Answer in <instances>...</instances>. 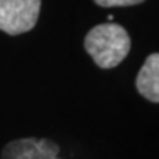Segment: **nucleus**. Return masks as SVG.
<instances>
[{"instance_id":"obj_1","label":"nucleus","mask_w":159,"mask_h":159,"mask_svg":"<svg viewBox=\"0 0 159 159\" xmlns=\"http://www.w3.org/2000/svg\"><path fill=\"white\" fill-rule=\"evenodd\" d=\"M84 47L99 68L118 66L130 53L131 40L124 27L108 22L96 25L87 33Z\"/></svg>"},{"instance_id":"obj_2","label":"nucleus","mask_w":159,"mask_h":159,"mask_svg":"<svg viewBox=\"0 0 159 159\" xmlns=\"http://www.w3.org/2000/svg\"><path fill=\"white\" fill-rule=\"evenodd\" d=\"M41 0H0V30L18 35L37 24Z\"/></svg>"},{"instance_id":"obj_3","label":"nucleus","mask_w":159,"mask_h":159,"mask_svg":"<svg viewBox=\"0 0 159 159\" xmlns=\"http://www.w3.org/2000/svg\"><path fill=\"white\" fill-rule=\"evenodd\" d=\"M0 159H59V146L49 139H18L3 148Z\"/></svg>"},{"instance_id":"obj_4","label":"nucleus","mask_w":159,"mask_h":159,"mask_svg":"<svg viewBox=\"0 0 159 159\" xmlns=\"http://www.w3.org/2000/svg\"><path fill=\"white\" fill-rule=\"evenodd\" d=\"M137 91L149 102H159V55L152 53L144 61L136 78Z\"/></svg>"},{"instance_id":"obj_5","label":"nucleus","mask_w":159,"mask_h":159,"mask_svg":"<svg viewBox=\"0 0 159 159\" xmlns=\"http://www.w3.org/2000/svg\"><path fill=\"white\" fill-rule=\"evenodd\" d=\"M102 7H114V6H134L144 0H94Z\"/></svg>"}]
</instances>
